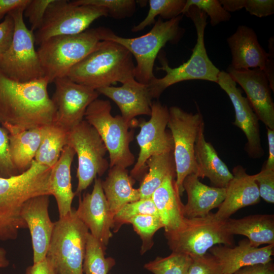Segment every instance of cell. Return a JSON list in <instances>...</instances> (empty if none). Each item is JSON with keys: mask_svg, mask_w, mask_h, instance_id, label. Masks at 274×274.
<instances>
[{"mask_svg": "<svg viewBox=\"0 0 274 274\" xmlns=\"http://www.w3.org/2000/svg\"><path fill=\"white\" fill-rule=\"evenodd\" d=\"M46 78L13 80L0 71V124L9 134L52 124L56 109Z\"/></svg>", "mask_w": 274, "mask_h": 274, "instance_id": "obj_1", "label": "cell"}, {"mask_svg": "<svg viewBox=\"0 0 274 274\" xmlns=\"http://www.w3.org/2000/svg\"><path fill=\"white\" fill-rule=\"evenodd\" d=\"M51 170L33 160L23 173L0 178V241L14 240L20 229L27 228L21 216L26 201L36 196L51 195Z\"/></svg>", "mask_w": 274, "mask_h": 274, "instance_id": "obj_2", "label": "cell"}, {"mask_svg": "<svg viewBox=\"0 0 274 274\" xmlns=\"http://www.w3.org/2000/svg\"><path fill=\"white\" fill-rule=\"evenodd\" d=\"M132 57L121 45L102 41L71 69L67 77L96 90L117 82L123 84L134 79L135 64Z\"/></svg>", "mask_w": 274, "mask_h": 274, "instance_id": "obj_3", "label": "cell"}, {"mask_svg": "<svg viewBox=\"0 0 274 274\" xmlns=\"http://www.w3.org/2000/svg\"><path fill=\"white\" fill-rule=\"evenodd\" d=\"M193 22L197 34L196 43L189 59L176 67L169 66L164 54L159 56L161 66L156 68L166 74L161 78L155 77L148 84L151 96L158 98L168 87L180 82L201 80L217 82L220 71L209 57L204 44V30L208 16L204 12L191 6L183 14Z\"/></svg>", "mask_w": 274, "mask_h": 274, "instance_id": "obj_4", "label": "cell"}, {"mask_svg": "<svg viewBox=\"0 0 274 274\" xmlns=\"http://www.w3.org/2000/svg\"><path fill=\"white\" fill-rule=\"evenodd\" d=\"M183 14L169 20L159 17L147 33L136 38H127L116 35L109 28L98 27L101 41H112L124 47L136 61L134 79L139 82L148 84L155 76V60L161 49L169 42L177 44L185 30L180 26Z\"/></svg>", "mask_w": 274, "mask_h": 274, "instance_id": "obj_5", "label": "cell"}, {"mask_svg": "<svg viewBox=\"0 0 274 274\" xmlns=\"http://www.w3.org/2000/svg\"><path fill=\"white\" fill-rule=\"evenodd\" d=\"M102 41L98 28L87 29L73 35L51 38L37 50L49 83L67 76L71 69L93 51Z\"/></svg>", "mask_w": 274, "mask_h": 274, "instance_id": "obj_6", "label": "cell"}, {"mask_svg": "<svg viewBox=\"0 0 274 274\" xmlns=\"http://www.w3.org/2000/svg\"><path fill=\"white\" fill-rule=\"evenodd\" d=\"M89 233L74 208L55 222L46 258L57 274H83L82 265Z\"/></svg>", "mask_w": 274, "mask_h": 274, "instance_id": "obj_7", "label": "cell"}, {"mask_svg": "<svg viewBox=\"0 0 274 274\" xmlns=\"http://www.w3.org/2000/svg\"><path fill=\"white\" fill-rule=\"evenodd\" d=\"M109 100L97 98L87 108L85 120L97 131L109 154L110 168L119 166L126 168L135 161L129 145L133 139L134 131L129 130L134 124L125 120L121 115L113 116Z\"/></svg>", "mask_w": 274, "mask_h": 274, "instance_id": "obj_8", "label": "cell"}, {"mask_svg": "<svg viewBox=\"0 0 274 274\" xmlns=\"http://www.w3.org/2000/svg\"><path fill=\"white\" fill-rule=\"evenodd\" d=\"M173 252H180L192 258L204 256L215 245L233 246V235L229 233L226 220L217 218L215 213L192 218H185L177 230L165 232Z\"/></svg>", "mask_w": 274, "mask_h": 274, "instance_id": "obj_9", "label": "cell"}, {"mask_svg": "<svg viewBox=\"0 0 274 274\" xmlns=\"http://www.w3.org/2000/svg\"><path fill=\"white\" fill-rule=\"evenodd\" d=\"M25 7L16 8L9 14L14 21V32L10 47L0 59V71L18 82L44 78L33 32L26 26L23 13Z\"/></svg>", "mask_w": 274, "mask_h": 274, "instance_id": "obj_10", "label": "cell"}, {"mask_svg": "<svg viewBox=\"0 0 274 274\" xmlns=\"http://www.w3.org/2000/svg\"><path fill=\"white\" fill-rule=\"evenodd\" d=\"M198 112L188 113L179 107L168 109L167 126L174 142L173 154L176 170V185L180 196L184 191L183 183L188 175L198 176V169L195 161L194 147L199 129L204 122L199 108Z\"/></svg>", "mask_w": 274, "mask_h": 274, "instance_id": "obj_11", "label": "cell"}, {"mask_svg": "<svg viewBox=\"0 0 274 274\" xmlns=\"http://www.w3.org/2000/svg\"><path fill=\"white\" fill-rule=\"evenodd\" d=\"M108 16L107 10L101 7L53 0L40 27L33 33L35 43L40 45L54 37L80 33L88 29L96 19Z\"/></svg>", "mask_w": 274, "mask_h": 274, "instance_id": "obj_12", "label": "cell"}, {"mask_svg": "<svg viewBox=\"0 0 274 274\" xmlns=\"http://www.w3.org/2000/svg\"><path fill=\"white\" fill-rule=\"evenodd\" d=\"M66 145L77 155L78 185L75 193L79 194L110 167L105 158L107 150L97 131L85 120L67 131Z\"/></svg>", "mask_w": 274, "mask_h": 274, "instance_id": "obj_13", "label": "cell"}, {"mask_svg": "<svg viewBox=\"0 0 274 274\" xmlns=\"http://www.w3.org/2000/svg\"><path fill=\"white\" fill-rule=\"evenodd\" d=\"M169 117L167 106L159 101L151 105V114L148 121L138 123L140 130L136 136L140 147L137 161L130 171V176L139 179L147 170L146 162L152 156L173 151L174 142L170 132L166 130Z\"/></svg>", "mask_w": 274, "mask_h": 274, "instance_id": "obj_14", "label": "cell"}, {"mask_svg": "<svg viewBox=\"0 0 274 274\" xmlns=\"http://www.w3.org/2000/svg\"><path fill=\"white\" fill-rule=\"evenodd\" d=\"M54 82L55 90L51 98L56 109L54 123L68 131L84 120L87 108L98 98L99 93L67 76Z\"/></svg>", "mask_w": 274, "mask_h": 274, "instance_id": "obj_15", "label": "cell"}, {"mask_svg": "<svg viewBox=\"0 0 274 274\" xmlns=\"http://www.w3.org/2000/svg\"><path fill=\"white\" fill-rule=\"evenodd\" d=\"M217 83L229 97L235 112L233 124L245 133L247 143L245 149L252 158L262 157L264 151L261 145L259 119L248 100L242 94V91L235 82L225 71H220Z\"/></svg>", "mask_w": 274, "mask_h": 274, "instance_id": "obj_16", "label": "cell"}, {"mask_svg": "<svg viewBox=\"0 0 274 274\" xmlns=\"http://www.w3.org/2000/svg\"><path fill=\"white\" fill-rule=\"evenodd\" d=\"M227 72L243 89L259 120L267 128L274 129V103L264 72L258 67L236 70L229 65Z\"/></svg>", "mask_w": 274, "mask_h": 274, "instance_id": "obj_17", "label": "cell"}, {"mask_svg": "<svg viewBox=\"0 0 274 274\" xmlns=\"http://www.w3.org/2000/svg\"><path fill=\"white\" fill-rule=\"evenodd\" d=\"M102 181L94 180L91 193L80 197L76 213L90 233L106 247L112 236L111 229L114 226V216L105 195Z\"/></svg>", "mask_w": 274, "mask_h": 274, "instance_id": "obj_18", "label": "cell"}, {"mask_svg": "<svg viewBox=\"0 0 274 274\" xmlns=\"http://www.w3.org/2000/svg\"><path fill=\"white\" fill-rule=\"evenodd\" d=\"M49 196L41 195L29 198L23 204L21 216L31 236L33 263L46 258L55 222L49 214Z\"/></svg>", "mask_w": 274, "mask_h": 274, "instance_id": "obj_19", "label": "cell"}, {"mask_svg": "<svg viewBox=\"0 0 274 274\" xmlns=\"http://www.w3.org/2000/svg\"><path fill=\"white\" fill-rule=\"evenodd\" d=\"M209 251L219 264L223 274H233L244 267L271 262L274 244L256 247L248 239H244L234 247L215 245Z\"/></svg>", "mask_w": 274, "mask_h": 274, "instance_id": "obj_20", "label": "cell"}, {"mask_svg": "<svg viewBox=\"0 0 274 274\" xmlns=\"http://www.w3.org/2000/svg\"><path fill=\"white\" fill-rule=\"evenodd\" d=\"M96 91L114 101L121 111V116L129 123L134 122L136 116L151 115L152 98L148 84L132 79L121 86H107Z\"/></svg>", "mask_w": 274, "mask_h": 274, "instance_id": "obj_21", "label": "cell"}, {"mask_svg": "<svg viewBox=\"0 0 274 274\" xmlns=\"http://www.w3.org/2000/svg\"><path fill=\"white\" fill-rule=\"evenodd\" d=\"M233 178L226 187L225 197L215 213L221 220H226L238 210L259 202L260 196L255 175H250L242 165L232 170Z\"/></svg>", "mask_w": 274, "mask_h": 274, "instance_id": "obj_22", "label": "cell"}, {"mask_svg": "<svg viewBox=\"0 0 274 274\" xmlns=\"http://www.w3.org/2000/svg\"><path fill=\"white\" fill-rule=\"evenodd\" d=\"M231 54L229 65L236 70L259 68L264 71L268 53L259 44L257 35L249 26L239 25L227 39Z\"/></svg>", "mask_w": 274, "mask_h": 274, "instance_id": "obj_23", "label": "cell"}, {"mask_svg": "<svg viewBox=\"0 0 274 274\" xmlns=\"http://www.w3.org/2000/svg\"><path fill=\"white\" fill-rule=\"evenodd\" d=\"M199 179L196 175L191 174L183 181L188 198L184 205V215L187 218L207 216L211 210L218 208L225 197V188L206 185Z\"/></svg>", "mask_w": 274, "mask_h": 274, "instance_id": "obj_24", "label": "cell"}, {"mask_svg": "<svg viewBox=\"0 0 274 274\" xmlns=\"http://www.w3.org/2000/svg\"><path fill=\"white\" fill-rule=\"evenodd\" d=\"M194 155L198 169L199 178H208L213 187L225 188L233 175L221 159L213 145L206 141L204 122L196 137Z\"/></svg>", "mask_w": 274, "mask_h": 274, "instance_id": "obj_25", "label": "cell"}, {"mask_svg": "<svg viewBox=\"0 0 274 274\" xmlns=\"http://www.w3.org/2000/svg\"><path fill=\"white\" fill-rule=\"evenodd\" d=\"M175 178L171 176L167 177L151 196L165 232L180 228L185 218L184 204L181 200Z\"/></svg>", "mask_w": 274, "mask_h": 274, "instance_id": "obj_26", "label": "cell"}, {"mask_svg": "<svg viewBox=\"0 0 274 274\" xmlns=\"http://www.w3.org/2000/svg\"><path fill=\"white\" fill-rule=\"evenodd\" d=\"M75 154L74 149L66 145L58 160L51 168L50 192L56 199L59 217H63L72 210L73 200L76 195L72 190L71 174Z\"/></svg>", "mask_w": 274, "mask_h": 274, "instance_id": "obj_27", "label": "cell"}, {"mask_svg": "<svg viewBox=\"0 0 274 274\" xmlns=\"http://www.w3.org/2000/svg\"><path fill=\"white\" fill-rule=\"evenodd\" d=\"M134 181L126 168L119 166L110 168L108 176L101 182L102 189L113 216L125 204L140 199Z\"/></svg>", "mask_w": 274, "mask_h": 274, "instance_id": "obj_28", "label": "cell"}, {"mask_svg": "<svg viewBox=\"0 0 274 274\" xmlns=\"http://www.w3.org/2000/svg\"><path fill=\"white\" fill-rule=\"evenodd\" d=\"M228 231L232 235L246 236L250 243L258 247L274 244V216L269 214L250 215L226 220Z\"/></svg>", "mask_w": 274, "mask_h": 274, "instance_id": "obj_29", "label": "cell"}, {"mask_svg": "<svg viewBox=\"0 0 274 274\" xmlns=\"http://www.w3.org/2000/svg\"><path fill=\"white\" fill-rule=\"evenodd\" d=\"M44 126L9 134L11 159L19 174L30 167L43 138Z\"/></svg>", "mask_w": 274, "mask_h": 274, "instance_id": "obj_30", "label": "cell"}, {"mask_svg": "<svg viewBox=\"0 0 274 274\" xmlns=\"http://www.w3.org/2000/svg\"><path fill=\"white\" fill-rule=\"evenodd\" d=\"M146 166L148 172L138 188L140 199L151 198L154 192L167 177L176 178L173 151L151 156L146 162Z\"/></svg>", "mask_w": 274, "mask_h": 274, "instance_id": "obj_31", "label": "cell"}, {"mask_svg": "<svg viewBox=\"0 0 274 274\" xmlns=\"http://www.w3.org/2000/svg\"><path fill=\"white\" fill-rule=\"evenodd\" d=\"M67 131L55 123L45 125L40 145L34 160L52 168L66 145Z\"/></svg>", "mask_w": 274, "mask_h": 274, "instance_id": "obj_32", "label": "cell"}, {"mask_svg": "<svg viewBox=\"0 0 274 274\" xmlns=\"http://www.w3.org/2000/svg\"><path fill=\"white\" fill-rule=\"evenodd\" d=\"M104 247L90 232L88 233L83 259V274H108L115 264L111 258H106Z\"/></svg>", "mask_w": 274, "mask_h": 274, "instance_id": "obj_33", "label": "cell"}, {"mask_svg": "<svg viewBox=\"0 0 274 274\" xmlns=\"http://www.w3.org/2000/svg\"><path fill=\"white\" fill-rule=\"evenodd\" d=\"M185 0H150L149 9L145 18L131 29L132 32L143 30L145 27L155 22V18L169 20L182 14L186 4Z\"/></svg>", "mask_w": 274, "mask_h": 274, "instance_id": "obj_34", "label": "cell"}, {"mask_svg": "<svg viewBox=\"0 0 274 274\" xmlns=\"http://www.w3.org/2000/svg\"><path fill=\"white\" fill-rule=\"evenodd\" d=\"M193 259L180 252H172L165 257H158L145 268L154 274H187Z\"/></svg>", "mask_w": 274, "mask_h": 274, "instance_id": "obj_35", "label": "cell"}, {"mask_svg": "<svg viewBox=\"0 0 274 274\" xmlns=\"http://www.w3.org/2000/svg\"><path fill=\"white\" fill-rule=\"evenodd\" d=\"M77 5H90L105 9L108 15L117 19L130 17L136 8L134 0H75L72 1Z\"/></svg>", "mask_w": 274, "mask_h": 274, "instance_id": "obj_36", "label": "cell"}, {"mask_svg": "<svg viewBox=\"0 0 274 274\" xmlns=\"http://www.w3.org/2000/svg\"><path fill=\"white\" fill-rule=\"evenodd\" d=\"M127 223L132 225L134 229L143 241L142 251L145 252L153 244L152 237L155 233L163 228L162 222L158 216L141 215L130 219Z\"/></svg>", "mask_w": 274, "mask_h": 274, "instance_id": "obj_37", "label": "cell"}, {"mask_svg": "<svg viewBox=\"0 0 274 274\" xmlns=\"http://www.w3.org/2000/svg\"><path fill=\"white\" fill-rule=\"evenodd\" d=\"M141 215H153L159 216L151 198L140 199L125 204L114 215L113 227H116L117 229L123 224L127 223L132 218Z\"/></svg>", "mask_w": 274, "mask_h": 274, "instance_id": "obj_38", "label": "cell"}, {"mask_svg": "<svg viewBox=\"0 0 274 274\" xmlns=\"http://www.w3.org/2000/svg\"><path fill=\"white\" fill-rule=\"evenodd\" d=\"M191 6H194L204 12L210 17L212 26L228 21L231 17L230 13L225 10L219 0H187L182 14L183 15Z\"/></svg>", "mask_w": 274, "mask_h": 274, "instance_id": "obj_39", "label": "cell"}, {"mask_svg": "<svg viewBox=\"0 0 274 274\" xmlns=\"http://www.w3.org/2000/svg\"><path fill=\"white\" fill-rule=\"evenodd\" d=\"M18 174L10 157L9 133L0 126V178H9Z\"/></svg>", "mask_w": 274, "mask_h": 274, "instance_id": "obj_40", "label": "cell"}, {"mask_svg": "<svg viewBox=\"0 0 274 274\" xmlns=\"http://www.w3.org/2000/svg\"><path fill=\"white\" fill-rule=\"evenodd\" d=\"M53 0H29L25 7L23 15L31 25L34 33L42 24L47 9Z\"/></svg>", "mask_w": 274, "mask_h": 274, "instance_id": "obj_41", "label": "cell"}, {"mask_svg": "<svg viewBox=\"0 0 274 274\" xmlns=\"http://www.w3.org/2000/svg\"><path fill=\"white\" fill-rule=\"evenodd\" d=\"M255 180L257 185L260 197L266 202H274V170L265 168L255 175Z\"/></svg>", "mask_w": 274, "mask_h": 274, "instance_id": "obj_42", "label": "cell"}, {"mask_svg": "<svg viewBox=\"0 0 274 274\" xmlns=\"http://www.w3.org/2000/svg\"><path fill=\"white\" fill-rule=\"evenodd\" d=\"M187 274H223L221 267L212 255L192 258Z\"/></svg>", "mask_w": 274, "mask_h": 274, "instance_id": "obj_43", "label": "cell"}, {"mask_svg": "<svg viewBox=\"0 0 274 274\" xmlns=\"http://www.w3.org/2000/svg\"><path fill=\"white\" fill-rule=\"evenodd\" d=\"M244 8L251 15L259 18L274 13L273 0H244Z\"/></svg>", "mask_w": 274, "mask_h": 274, "instance_id": "obj_44", "label": "cell"}, {"mask_svg": "<svg viewBox=\"0 0 274 274\" xmlns=\"http://www.w3.org/2000/svg\"><path fill=\"white\" fill-rule=\"evenodd\" d=\"M14 27L13 18L9 13L0 23V59L10 46Z\"/></svg>", "mask_w": 274, "mask_h": 274, "instance_id": "obj_45", "label": "cell"}, {"mask_svg": "<svg viewBox=\"0 0 274 274\" xmlns=\"http://www.w3.org/2000/svg\"><path fill=\"white\" fill-rule=\"evenodd\" d=\"M268 57L265 69L263 71L266 74L271 89L274 91V39L271 37L268 40Z\"/></svg>", "mask_w": 274, "mask_h": 274, "instance_id": "obj_46", "label": "cell"}, {"mask_svg": "<svg viewBox=\"0 0 274 274\" xmlns=\"http://www.w3.org/2000/svg\"><path fill=\"white\" fill-rule=\"evenodd\" d=\"M25 274H57L52 263L45 258L44 259L28 266Z\"/></svg>", "mask_w": 274, "mask_h": 274, "instance_id": "obj_47", "label": "cell"}, {"mask_svg": "<svg viewBox=\"0 0 274 274\" xmlns=\"http://www.w3.org/2000/svg\"><path fill=\"white\" fill-rule=\"evenodd\" d=\"M233 274H274L273 264L270 262L265 264H258L242 268Z\"/></svg>", "mask_w": 274, "mask_h": 274, "instance_id": "obj_48", "label": "cell"}, {"mask_svg": "<svg viewBox=\"0 0 274 274\" xmlns=\"http://www.w3.org/2000/svg\"><path fill=\"white\" fill-rule=\"evenodd\" d=\"M29 0H0V19L12 10L25 7Z\"/></svg>", "mask_w": 274, "mask_h": 274, "instance_id": "obj_49", "label": "cell"}, {"mask_svg": "<svg viewBox=\"0 0 274 274\" xmlns=\"http://www.w3.org/2000/svg\"><path fill=\"white\" fill-rule=\"evenodd\" d=\"M267 138L268 146V156L263 166L274 170V129L267 128Z\"/></svg>", "mask_w": 274, "mask_h": 274, "instance_id": "obj_50", "label": "cell"}, {"mask_svg": "<svg viewBox=\"0 0 274 274\" xmlns=\"http://www.w3.org/2000/svg\"><path fill=\"white\" fill-rule=\"evenodd\" d=\"M223 7L228 12H233L244 8V0H219Z\"/></svg>", "mask_w": 274, "mask_h": 274, "instance_id": "obj_51", "label": "cell"}, {"mask_svg": "<svg viewBox=\"0 0 274 274\" xmlns=\"http://www.w3.org/2000/svg\"><path fill=\"white\" fill-rule=\"evenodd\" d=\"M9 265V261L7 258V251L0 247V270L7 267Z\"/></svg>", "mask_w": 274, "mask_h": 274, "instance_id": "obj_52", "label": "cell"}]
</instances>
